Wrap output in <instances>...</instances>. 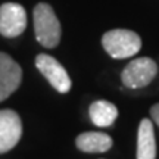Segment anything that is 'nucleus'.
<instances>
[{"mask_svg":"<svg viewBox=\"0 0 159 159\" xmlns=\"http://www.w3.org/2000/svg\"><path fill=\"white\" fill-rule=\"evenodd\" d=\"M137 159H156V139L153 122L144 118L137 130Z\"/></svg>","mask_w":159,"mask_h":159,"instance_id":"1a4fd4ad","label":"nucleus"},{"mask_svg":"<svg viewBox=\"0 0 159 159\" xmlns=\"http://www.w3.org/2000/svg\"><path fill=\"white\" fill-rule=\"evenodd\" d=\"M22 137L21 116L12 109H0V155L16 146Z\"/></svg>","mask_w":159,"mask_h":159,"instance_id":"423d86ee","label":"nucleus"},{"mask_svg":"<svg viewBox=\"0 0 159 159\" xmlns=\"http://www.w3.org/2000/svg\"><path fill=\"white\" fill-rule=\"evenodd\" d=\"M35 39L43 47L55 49L61 43L62 28L53 7L47 3H39L33 11Z\"/></svg>","mask_w":159,"mask_h":159,"instance_id":"f257e3e1","label":"nucleus"},{"mask_svg":"<svg viewBox=\"0 0 159 159\" xmlns=\"http://www.w3.org/2000/svg\"><path fill=\"white\" fill-rule=\"evenodd\" d=\"M35 66L40 71V74L43 75L50 85L59 93H68L72 87V81L69 78L66 69L62 66V63L57 59H55L50 55L40 53L35 57Z\"/></svg>","mask_w":159,"mask_h":159,"instance_id":"20e7f679","label":"nucleus"},{"mask_svg":"<svg viewBox=\"0 0 159 159\" xmlns=\"http://www.w3.org/2000/svg\"><path fill=\"white\" fill-rule=\"evenodd\" d=\"M89 116L96 127L106 128V127H111L116 121L118 108L112 102H108V100H96L90 105Z\"/></svg>","mask_w":159,"mask_h":159,"instance_id":"9d476101","label":"nucleus"},{"mask_svg":"<svg viewBox=\"0 0 159 159\" xmlns=\"http://www.w3.org/2000/svg\"><path fill=\"white\" fill-rule=\"evenodd\" d=\"M114 140L106 133L100 131H87L81 133L75 139V146L84 153H105L112 148Z\"/></svg>","mask_w":159,"mask_h":159,"instance_id":"6e6552de","label":"nucleus"},{"mask_svg":"<svg viewBox=\"0 0 159 159\" xmlns=\"http://www.w3.org/2000/svg\"><path fill=\"white\" fill-rule=\"evenodd\" d=\"M22 83V69L7 53L0 52V102L18 90Z\"/></svg>","mask_w":159,"mask_h":159,"instance_id":"0eeeda50","label":"nucleus"},{"mask_svg":"<svg viewBox=\"0 0 159 159\" xmlns=\"http://www.w3.org/2000/svg\"><path fill=\"white\" fill-rule=\"evenodd\" d=\"M150 116H152V121L159 127V103H155L150 108Z\"/></svg>","mask_w":159,"mask_h":159,"instance_id":"9b49d317","label":"nucleus"},{"mask_svg":"<svg viewBox=\"0 0 159 159\" xmlns=\"http://www.w3.org/2000/svg\"><path fill=\"white\" fill-rule=\"evenodd\" d=\"M27 28V12L24 6L9 2L0 6V34L7 39L21 35Z\"/></svg>","mask_w":159,"mask_h":159,"instance_id":"39448f33","label":"nucleus"},{"mask_svg":"<svg viewBox=\"0 0 159 159\" xmlns=\"http://www.w3.org/2000/svg\"><path fill=\"white\" fill-rule=\"evenodd\" d=\"M158 63L152 57H137L133 59L121 72V81L127 89L139 90L153 83L158 77Z\"/></svg>","mask_w":159,"mask_h":159,"instance_id":"7ed1b4c3","label":"nucleus"},{"mask_svg":"<svg viewBox=\"0 0 159 159\" xmlns=\"http://www.w3.org/2000/svg\"><path fill=\"white\" fill-rule=\"evenodd\" d=\"M102 46L111 57L127 59L137 55L142 49L140 35L131 30H111L102 35Z\"/></svg>","mask_w":159,"mask_h":159,"instance_id":"f03ea898","label":"nucleus"}]
</instances>
